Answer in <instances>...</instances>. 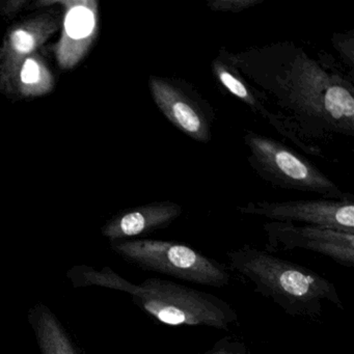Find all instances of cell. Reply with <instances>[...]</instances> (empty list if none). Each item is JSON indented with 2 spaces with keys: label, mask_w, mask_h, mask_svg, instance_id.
Masks as SVG:
<instances>
[{
  "label": "cell",
  "mask_w": 354,
  "mask_h": 354,
  "mask_svg": "<svg viewBox=\"0 0 354 354\" xmlns=\"http://www.w3.org/2000/svg\"><path fill=\"white\" fill-rule=\"evenodd\" d=\"M36 6L64 8L63 30L53 53L62 69L75 67L88 55L98 36V3L96 0H40Z\"/></svg>",
  "instance_id": "9c48e42d"
},
{
  "label": "cell",
  "mask_w": 354,
  "mask_h": 354,
  "mask_svg": "<svg viewBox=\"0 0 354 354\" xmlns=\"http://www.w3.org/2000/svg\"><path fill=\"white\" fill-rule=\"evenodd\" d=\"M132 302L154 320L169 326H205L229 330L238 322L235 308L214 294L160 277H149Z\"/></svg>",
  "instance_id": "3957f363"
},
{
  "label": "cell",
  "mask_w": 354,
  "mask_h": 354,
  "mask_svg": "<svg viewBox=\"0 0 354 354\" xmlns=\"http://www.w3.org/2000/svg\"><path fill=\"white\" fill-rule=\"evenodd\" d=\"M267 252L304 250L322 254L344 267L354 266V234L315 225H297L283 221L263 225Z\"/></svg>",
  "instance_id": "ba28073f"
},
{
  "label": "cell",
  "mask_w": 354,
  "mask_h": 354,
  "mask_svg": "<svg viewBox=\"0 0 354 354\" xmlns=\"http://www.w3.org/2000/svg\"><path fill=\"white\" fill-rule=\"evenodd\" d=\"M111 248L126 262L149 272L207 287L225 288L231 283L227 265L187 244L140 238L111 242Z\"/></svg>",
  "instance_id": "277c9868"
},
{
  "label": "cell",
  "mask_w": 354,
  "mask_h": 354,
  "mask_svg": "<svg viewBox=\"0 0 354 354\" xmlns=\"http://www.w3.org/2000/svg\"><path fill=\"white\" fill-rule=\"evenodd\" d=\"M183 213V207L171 201L149 203L123 211L107 221L101 233L111 242L140 239L167 229Z\"/></svg>",
  "instance_id": "7c38bea8"
},
{
  "label": "cell",
  "mask_w": 354,
  "mask_h": 354,
  "mask_svg": "<svg viewBox=\"0 0 354 354\" xmlns=\"http://www.w3.org/2000/svg\"><path fill=\"white\" fill-rule=\"evenodd\" d=\"M243 140L248 149V165L261 179L271 185L316 194L328 200L353 198L314 163L283 142L252 130L244 131Z\"/></svg>",
  "instance_id": "5b68a950"
},
{
  "label": "cell",
  "mask_w": 354,
  "mask_h": 354,
  "mask_svg": "<svg viewBox=\"0 0 354 354\" xmlns=\"http://www.w3.org/2000/svg\"><path fill=\"white\" fill-rule=\"evenodd\" d=\"M230 59L266 95L300 150L321 156L317 142L354 136L353 77L326 51L283 41L230 51Z\"/></svg>",
  "instance_id": "6da1fadb"
},
{
  "label": "cell",
  "mask_w": 354,
  "mask_h": 354,
  "mask_svg": "<svg viewBox=\"0 0 354 354\" xmlns=\"http://www.w3.org/2000/svg\"><path fill=\"white\" fill-rule=\"evenodd\" d=\"M151 96L165 119L192 140H212L215 111L192 84L182 78L151 75Z\"/></svg>",
  "instance_id": "8992f818"
},
{
  "label": "cell",
  "mask_w": 354,
  "mask_h": 354,
  "mask_svg": "<svg viewBox=\"0 0 354 354\" xmlns=\"http://www.w3.org/2000/svg\"><path fill=\"white\" fill-rule=\"evenodd\" d=\"M28 321L41 354H80L67 329L48 306L35 304L28 310Z\"/></svg>",
  "instance_id": "4fadbf2b"
},
{
  "label": "cell",
  "mask_w": 354,
  "mask_h": 354,
  "mask_svg": "<svg viewBox=\"0 0 354 354\" xmlns=\"http://www.w3.org/2000/svg\"><path fill=\"white\" fill-rule=\"evenodd\" d=\"M236 210L240 214L265 217L271 221L300 223L354 234L353 198L328 200L321 198L286 202L258 201L239 205Z\"/></svg>",
  "instance_id": "52a82bcc"
},
{
  "label": "cell",
  "mask_w": 354,
  "mask_h": 354,
  "mask_svg": "<svg viewBox=\"0 0 354 354\" xmlns=\"http://www.w3.org/2000/svg\"><path fill=\"white\" fill-rule=\"evenodd\" d=\"M333 48L339 53L348 67L353 71L354 67V32L335 34L331 38Z\"/></svg>",
  "instance_id": "e0dca14e"
},
{
  "label": "cell",
  "mask_w": 354,
  "mask_h": 354,
  "mask_svg": "<svg viewBox=\"0 0 354 354\" xmlns=\"http://www.w3.org/2000/svg\"><path fill=\"white\" fill-rule=\"evenodd\" d=\"M28 1H26V0H12V1L1 3L0 5L1 9L0 10L3 12V15L9 16L21 11L24 7L28 6Z\"/></svg>",
  "instance_id": "d6986e66"
},
{
  "label": "cell",
  "mask_w": 354,
  "mask_h": 354,
  "mask_svg": "<svg viewBox=\"0 0 354 354\" xmlns=\"http://www.w3.org/2000/svg\"><path fill=\"white\" fill-rule=\"evenodd\" d=\"M194 354H248V346L231 337H223L207 351Z\"/></svg>",
  "instance_id": "ac0fdd59"
},
{
  "label": "cell",
  "mask_w": 354,
  "mask_h": 354,
  "mask_svg": "<svg viewBox=\"0 0 354 354\" xmlns=\"http://www.w3.org/2000/svg\"><path fill=\"white\" fill-rule=\"evenodd\" d=\"M264 0H209L207 7L213 12L240 13L262 3Z\"/></svg>",
  "instance_id": "2e32d148"
},
{
  "label": "cell",
  "mask_w": 354,
  "mask_h": 354,
  "mask_svg": "<svg viewBox=\"0 0 354 354\" xmlns=\"http://www.w3.org/2000/svg\"><path fill=\"white\" fill-rule=\"evenodd\" d=\"M229 269L254 285V292L272 300L289 316L317 321L324 301L344 310L335 283L312 269L245 244L227 252Z\"/></svg>",
  "instance_id": "7a4b0ae2"
},
{
  "label": "cell",
  "mask_w": 354,
  "mask_h": 354,
  "mask_svg": "<svg viewBox=\"0 0 354 354\" xmlns=\"http://www.w3.org/2000/svg\"><path fill=\"white\" fill-rule=\"evenodd\" d=\"M67 275L68 279L75 288H107V289L126 292L131 296L138 293L140 290L138 285L124 279L109 267L96 269L86 265H76L68 271Z\"/></svg>",
  "instance_id": "9a60e30c"
},
{
  "label": "cell",
  "mask_w": 354,
  "mask_h": 354,
  "mask_svg": "<svg viewBox=\"0 0 354 354\" xmlns=\"http://www.w3.org/2000/svg\"><path fill=\"white\" fill-rule=\"evenodd\" d=\"M55 88V77L44 59L38 55H30L20 66L15 80L13 94L24 98H34L48 94Z\"/></svg>",
  "instance_id": "5bb4252c"
},
{
  "label": "cell",
  "mask_w": 354,
  "mask_h": 354,
  "mask_svg": "<svg viewBox=\"0 0 354 354\" xmlns=\"http://www.w3.org/2000/svg\"><path fill=\"white\" fill-rule=\"evenodd\" d=\"M59 21L49 14L12 28L0 47V91L13 94L14 80L21 64L55 34Z\"/></svg>",
  "instance_id": "30bf717a"
},
{
  "label": "cell",
  "mask_w": 354,
  "mask_h": 354,
  "mask_svg": "<svg viewBox=\"0 0 354 354\" xmlns=\"http://www.w3.org/2000/svg\"><path fill=\"white\" fill-rule=\"evenodd\" d=\"M211 71L221 90L241 101L252 113L260 115L272 126L275 131L294 144L293 136L269 102L266 95L248 82L234 65L230 59L229 49L225 47L219 49L216 57L211 63Z\"/></svg>",
  "instance_id": "8fae6325"
}]
</instances>
